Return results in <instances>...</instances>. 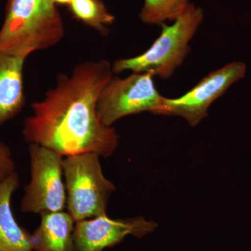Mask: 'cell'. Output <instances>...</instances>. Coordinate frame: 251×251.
Returning <instances> with one entry per match:
<instances>
[{
	"label": "cell",
	"instance_id": "30bf717a",
	"mask_svg": "<svg viewBox=\"0 0 251 251\" xmlns=\"http://www.w3.org/2000/svg\"><path fill=\"white\" fill-rule=\"evenodd\" d=\"M19 184L15 172L0 186V251H34L31 234L18 224L11 207V198Z\"/></svg>",
	"mask_w": 251,
	"mask_h": 251
},
{
	"label": "cell",
	"instance_id": "277c9868",
	"mask_svg": "<svg viewBox=\"0 0 251 251\" xmlns=\"http://www.w3.org/2000/svg\"><path fill=\"white\" fill-rule=\"evenodd\" d=\"M100 158L96 153L64 158L66 206L75 222L107 214L109 198L115 186L104 176Z\"/></svg>",
	"mask_w": 251,
	"mask_h": 251
},
{
	"label": "cell",
	"instance_id": "9c48e42d",
	"mask_svg": "<svg viewBox=\"0 0 251 251\" xmlns=\"http://www.w3.org/2000/svg\"><path fill=\"white\" fill-rule=\"evenodd\" d=\"M27 57L0 49V126L18 115L25 104L23 67Z\"/></svg>",
	"mask_w": 251,
	"mask_h": 251
},
{
	"label": "cell",
	"instance_id": "7a4b0ae2",
	"mask_svg": "<svg viewBox=\"0 0 251 251\" xmlns=\"http://www.w3.org/2000/svg\"><path fill=\"white\" fill-rule=\"evenodd\" d=\"M64 27L53 0H7L0 49L27 57L62 40Z\"/></svg>",
	"mask_w": 251,
	"mask_h": 251
},
{
	"label": "cell",
	"instance_id": "5bb4252c",
	"mask_svg": "<svg viewBox=\"0 0 251 251\" xmlns=\"http://www.w3.org/2000/svg\"><path fill=\"white\" fill-rule=\"evenodd\" d=\"M15 172L16 163L11 150L6 144L0 142V186Z\"/></svg>",
	"mask_w": 251,
	"mask_h": 251
},
{
	"label": "cell",
	"instance_id": "8fae6325",
	"mask_svg": "<svg viewBox=\"0 0 251 251\" xmlns=\"http://www.w3.org/2000/svg\"><path fill=\"white\" fill-rule=\"evenodd\" d=\"M41 224L31 234L34 251H74L75 221L68 211L44 213Z\"/></svg>",
	"mask_w": 251,
	"mask_h": 251
},
{
	"label": "cell",
	"instance_id": "4fadbf2b",
	"mask_svg": "<svg viewBox=\"0 0 251 251\" xmlns=\"http://www.w3.org/2000/svg\"><path fill=\"white\" fill-rule=\"evenodd\" d=\"M189 4V0H145L139 17L145 24L161 26L167 21H175Z\"/></svg>",
	"mask_w": 251,
	"mask_h": 251
},
{
	"label": "cell",
	"instance_id": "ba28073f",
	"mask_svg": "<svg viewBox=\"0 0 251 251\" xmlns=\"http://www.w3.org/2000/svg\"><path fill=\"white\" fill-rule=\"evenodd\" d=\"M158 227L141 216L113 219L108 215L82 220L75 224L74 251H103L121 243L127 236L142 239Z\"/></svg>",
	"mask_w": 251,
	"mask_h": 251
},
{
	"label": "cell",
	"instance_id": "52a82bcc",
	"mask_svg": "<svg viewBox=\"0 0 251 251\" xmlns=\"http://www.w3.org/2000/svg\"><path fill=\"white\" fill-rule=\"evenodd\" d=\"M247 66L232 62L209 73L187 93L176 99L163 98L155 115L181 117L191 126H196L207 117L211 104L222 97L234 83L244 78Z\"/></svg>",
	"mask_w": 251,
	"mask_h": 251
},
{
	"label": "cell",
	"instance_id": "8992f818",
	"mask_svg": "<svg viewBox=\"0 0 251 251\" xmlns=\"http://www.w3.org/2000/svg\"><path fill=\"white\" fill-rule=\"evenodd\" d=\"M150 73H133L125 78L112 76L99 96L97 112L104 125H112L127 115L153 114L161 108L164 97L155 87Z\"/></svg>",
	"mask_w": 251,
	"mask_h": 251
},
{
	"label": "cell",
	"instance_id": "9a60e30c",
	"mask_svg": "<svg viewBox=\"0 0 251 251\" xmlns=\"http://www.w3.org/2000/svg\"><path fill=\"white\" fill-rule=\"evenodd\" d=\"M74 0H53L56 5H67L69 6Z\"/></svg>",
	"mask_w": 251,
	"mask_h": 251
},
{
	"label": "cell",
	"instance_id": "5b68a950",
	"mask_svg": "<svg viewBox=\"0 0 251 251\" xmlns=\"http://www.w3.org/2000/svg\"><path fill=\"white\" fill-rule=\"evenodd\" d=\"M30 181L21 200L23 213L44 214L64 211L67 191L64 181V157L36 144L29 147Z\"/></svg>",
	"mask_w": 251,
	"mask_h": 251
},
{
	"label": "cell",
	"instance_id": "6da1fadb",
	"mask_svg": "<svg viewBox=\"0 0 251 251\" xmlns=\"http://www.w3.org/2000/svg\"><path fill=\"white\" fill-rule=\"evenodd\" d=\"M112 74L111 64L103 59L81 63L70 75H59L44 99L31 104L32 115L23 124L25 141L63 157L84 153L111 156L120 136L99 118L97 104Z\"/></svg>",
	"mask_w": 251,
	"mask_h": 251
},
{
	"label": "cell",
	"instance_id": "7c38bea8",
	"mask_svg": "<svg viewBox=\"0 0 251 251\" xmlns=\"http://www.w3.org/2000/svg\"><path fill=\"white\" fill-rule=\"evenodd\" d=\"M69 8L75 19L102 35L108 34V26L115 22V16L109 12L102 0H74Z\"/></svg>",
	"mask_w": 251,
	"mask_h": 251
},
{
	"label": "cell",
	"instance_id": "3957f363",
	"mask_svg": "<svg viewBox=\"0 0 251 251\" xmlns=\"http://www.w3.org/2000/svg\"><path fill=\"white\" fill-rule=\"evenodd\" d=\"M204 21L202 8L190 3L172 25L163 23L159 36L144 53L131 58L117 59L112 65L113 74L125 71L150 73L166 80L184 62L191 51L189 43Z\"/></svg>",
	"mask_w": 251,
	"mask_h": 251
}]
</instances>
